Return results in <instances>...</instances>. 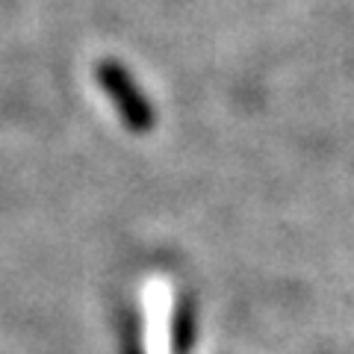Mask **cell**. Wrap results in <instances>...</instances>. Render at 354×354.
Masks as SVG:
<instances>
[{"label": "cell", "mask_w": 354, "mask_h": 354, "mask_svg": "<svg viewBox=\"0 0 354 354\" xmlns=\"http://www.w3.org/2000/svg\"><path fill=\"white\" fill-rule=\"evenodd\" d=\"M101 83H104V88L109 92V97L115 101V106L121 109V115H124V124L130 130H148L153 124L151 106L145 104V97L136 92V86L130 83V77L124 74L121 65H113V62L101 65Z\"/></svg>", "instance_id": "6da1fadb"}]
</instances>
